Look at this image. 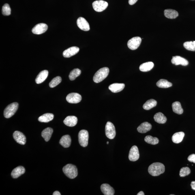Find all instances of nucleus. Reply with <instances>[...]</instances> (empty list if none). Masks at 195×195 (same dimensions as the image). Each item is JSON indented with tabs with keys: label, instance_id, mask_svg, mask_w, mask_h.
Here are the masks:
<instances>
[{
	"label": "nucleus",
	"instance_id": "f8f14e48",
	"mask_svg": "<svg viewBox=\"0 0 195 195\" xmlns=\"http://www.w3.org/2000/svg\"><path fill=\"white\" fill-rule=\"evenodd\" d=\"M78 27L80 29L84 31H88L90 29L89 23L85 18L80 17L77 21Z\"/></svg>",
	"mask_w": 195,
	"mask_h": 195
},
{
	"label": "nucleus",
	"instance_id": "f257e3e1",
	"mask_svg": "<svg viewBox=\"0 0 195 195\" xmlns=\"http://www.w3.org/2000/svg\"><path fill=\"white\" fill-rule=\"evenodd\" d=\"M165 166L162 163L157 162L153 163L148 168V172L150 175L153 176H158L164 173Z\"/></svg>",
	"mask_w": 195,
	"mask_h": 195
},
{
	"label": "nucleus",
	"instance_id": "ea45409f",
	"mask_svg": "<svg viewBox=\"0 0 195 195\" xmlns=\"http://www.w3.org/2000/svg\"><path fill=\"white\" fill-rule=\"evenodd\" d=\"M190 185L192 189L195 190V181H192Z\"/></svg>",
	"mask_w": 195,
	"mask_h": 195
},
{
	"label": "nucleus",
	"instance_id": "ddd939ff",
	"mask_svg": "<svg viewBox=\"0 0 195 195\" xmlns=\"http://www.w3.org/2000/svg\"><path fill=\"white\" fill-rule=\"evenodd\" d=\"M13 137L15 140L20 145H24L26 142V138L22 133L16 131L13 134Z\"/></svg>",
	"mask_w": 195,
	"mask_h": 195
},
{
	"label": "nucleus",
	"instance_id": "c85d7f7f",
	"mask_svg": "<svg viewBox=\"0 0 195 195\" xmlns=\"http://www.w3.org/2000/svg\"><path fill=\"white\" fill-rule=\"evenodd\" d=\"M172 108L173 111L175 113L181 115L183 113V110L181 106L180 103L175 102L172 104Z\"/></svg>",
	"mask_w": 195,
	"mask_h": 195
},
{
	"label": "nucleus",
	"instance_id": "0eeeda50",
	"mask_svg": "<svg viewBox=\"0 0 195 195\" xmlns=\"http://www.w3.org/2000/svg\"><path fill=\"white\" fill-rule=\"evenodd\" d=\"M108 3L107 2L104 1H96L93 3V8L97 12H101L107 8Z\"/></svg>",
	"mask_w": 195,
	"mask_h": 195
},
{
	"label": "nucleus",
	"instance_id": "4468645a",
	"mask_svg": "<svg viewBox=\"0 0 195 195\" xmlns=\"http://www.w3.org/2000/svg\"><path fill=\"white\" fill-rule=\"evenodd\" d=\"M80 49L77 47L73 46L71 47L63 52V57L66 58H69L75 55L79 51Z\"/></svg>",
	"mask_w": 195,
	"mask_h": 195
},
{
	"label": "nucleus",
	"instance_id": "7c9ffc66",
	"mask_svg": "<svg viewBox=\"0 0 195 195\" xmlns=\"http://www.w3.org/2000/svg\"><path fill=\"white\" fill-rule=\"evenodd\" d=\"M157 85L159 88H167L171 87L172 84L164 79H160L157 83Z\"/></svg>",
	"mask_w": 195,
	"mask_h": 195
},
{
	"label": "nucleus",
	"instance_id": "72a5a7b5",
	"mask_svg": "<svg viewBox=\"0 0 195 195\" xmlns=\"http://www.w3.org/2000/svg\"><path fill=\"white\" fill-rule=\"evenodd\" d=\"M183 46L187 50L191 51H195V41H188L185 42L183 44Z\"/></svg>",
	"mask_w": 195,
	"mask_h": 195
},
{
	"label": "nucleus",
	"instance_id": "412c9836",
	"mask_svg": "<svg viewBox=\"0 0 195 195\" xmlns=\"http://www.w3.org/2000/svg\"><path fill=\"white\" fill-rule=\"evenodd\" d=\"M151 128L152 125L150 124L147 122H145L142 123L138 127L137 130L141 134H144L150 130Z\"/></svg>",
	"mask_w": 195,
	"mask_h": 195
},
{
	"label": "nucleus",
	"instance_id": "bb28decb",
	"mask_svg": "<svg viewBox=\"0 0 195 195\" xmlns=\"http://www.w3.org/2000/svg\"><path fill=\"white\" fill-rule=\"evenodd\" d=\"M54 115L51 113H46L40 116L38 118V121L42 123H48L53 119Z\"/></svg>",
	"mask_w": 195,
	"mask_h": 195
},
{
	"label": "nucleus",
	"instance_id": "4be33fe9",
	"mask_svg": "<svg viewBox=\"0 0 195 195\" xmlns=\"http://www.w3.org/2000/svg\"><path fill=\"white\" fill-rule=\"evenodd\" d=\"M71 143V139L68 135L63 136L60 140L59 143L64 148H68L70 146Z\"/></svg>",
	"mask_w": 195,
	"mask_h": 195
},
{
	"label": "nucleus",
	"instance_id": "f704fd0d",
	"mask_svg": "<svg viewBox=\"0 0 195 195\" xmlns=\"http://www.w3.org/2000/svg\"><path fill=\"white\" fill-rule=\"evenodd\" d=\"M62 79L61 77L57 76L54 78L50 82L49 86L50 88H53L56 87L61 83Z\"/></svg>",
	"mask_w": 195,
	"mask_h": 195
},
{
	"label": "nucleus",
	"instance_id": "423d86ee",
	"mask_svg": "<svg viewBox=\"0 0 195 195\" xmlns=\"http://www.w3.org/2000/svg\"><path fill=\"white\" fill-rule=\"evenodd\" d=\"M105 134L107 137L110 139H113L115 137L116 134L115 127L110 122L108 121L106 123Z\"/></svg>",
	"mask_w": 195,
	"mask_h": 195
},
{
	"label": "nucleus",
	"instance_id": "a878e982",
	"mask_svg": "<svg viewBox=\"0 0 195 195\" xmlns=\"http://www.w3.org/2000/svg\"><path fill=\"white\" fill-rule=\"evenodd\" d=\"M154 66V64L152 62H147L142 64L139 67L140 70L142 72H148L151 70Z\"/></svg>",
	"mask_w": 195,
	"mask_h": 195
},
{
	"label": "nucleus",
	"instance_id": "4c0bfd02",
	"mask_svg": "<svg viewBox=\"0 0 195 195\" xmlns=\"http://www.w3.org/2000/svg\"><path fill=\"white\" fill-rule=\"evenodd\" d=\"M187 160L189 162H193L195 164V154H192L189 155L188 158H187Z\"/></svg>",
	"mask_w": 195,
	"mask_h": 195
},
{
	"label": "nucleus",
	"instance_id": "a211bd4d",
	"mask_svg": "<svg viewBox=\"0 0 195 195\" xmlns=\"http://www.w3.org/2000/svg\"><path fill=\"white\" fill-rule=\"evenodd\" d=\"M101 190L105 195H114L115 190L113 187L107 183H104L101 186Z\"/></svg>",
	"mask_w": 195,
	"mask_h": 195
},
{
	"label": "nucleus",
	"instance_id": "c756f323",
	"mask_svg": "<svg viewBox=\"0 0 195 195\" xmlns=\"http://www.w3.org/2000/svg\"><path fill=\"white\" fill-rule=\"evenodd\" d=\"M157 104L156 101L153 99H150L146 101L144 104L143 107L144 109L146 110H150L151 109L156 106Z\"/></svg>",
	"mask_w": 195,
	"mask_h": 195
},
{
	"label": "nucleus",
	"instance_id": "2eb2a0df",
	"mask_svg": "<svg viewBox=\"0 0 195 195\" xmlns=\"http://www.w3.org/2000/svg\"><path fill=\"white\" fill-rule=\"evenodd\" d=\"M171 62L176 65H181L183 66H187L189 64L188 61L187 60L179 56L173 57Z\"/></svg>",
	"mask_w": 195,
	"mask_h": 195
},
{
	"label": "nucleus",
	"instance_id": "e433bc0d",
	"mask_svg": "<svg viewBox=\"0 0 195 195\" xmlns=\"http://www.w3.org/2000/svg\"><path fill=\"white\" fill-rule=\"evenodd\" d=\"M191 172L190 170L188 167H185L181 168L180 172V176L181 177H184L188 175Z\"/></svg>",
	"mask_w": 195,
	"mask_h": 195
},
{
	"label": "nucleus",
	"instance_id": "37998d69",
	"mask_svg": "<svg viewBox=\"0 0 195 195\" xmlns=\"http://www.w3.org/2000/svg\"><path fill=\"white\" fill-rule=\"evenodd\" d=\"M107 144H109V142H107Z\"/></svg>",
	"mask_w": 195,
	"mask_h": 195
},
{
	"label": "nucleus",
	"instance_id": "393cba45",
	"mask_svg": "<svg viewBox=\"0 0 195 195\" xmlns=\"http://www.w3.org/2000/svg\"><path fill=\"white\" fill-rule=\"evenodd\" d=\"M53 132V129L49 127H47L43 131L42 136L46 142H48Z\"/></svg>",
	"mask_w": 195,
	"mask_h": 195
},
{
	"label": "nucleus",
	"instance_id": "2f4dec72",
	"mask_svg": "<svg viewBox=\"0 0 195 195\" xmlns=\"http://www.w3.org/2000/svg\"><path fill=\"white\" fill-rule=\"evenodd\" d=\"M81 72V71L78 68L73 69L72 71H71L69 74V79L71 81L74 80L78 77L80 75Z\"/></svg>",
	"mask_w": 195,
	"mask_h": 195
},
{
	"label": "nucleus",
	"instance_id": "b1692460",
	"mask_svg": "<svg viewBox=\"0 0 195 195\" xmlns=\"http://www.w3.org/2000/svg\"><path fill=\"white\" fill-rule=\"evenodd\" d=\"M185 134L182 132L175 133L172 137V141L175 144H179L182 141Z\"/></svg>",
	"mask_w": 195,
	"mask_h": 195
},
{
	"label": "nucleus",
	"instance_id": "a19ab883",
	"mask_svg": "<svg viewBox=\"0 0 195 195\" xmlns=\"http://www.w3.org/2000/svg\"><path fill=\"white\" fill-rule=\"evenodd\" d=\"M53 195H61V194L59 192H58V191H55V192L53 193Z\"/></svg>",
	"mask_w": 195,
	"mask_h": 195
},
{
	"label": "nucleus",
	"instance_id": "6ab92c4d",
	"mask_svg": "<svg viewBox=\"0 0 195 195\" xmlns=\"http://www.w3.org/2000/svg\"><path fill=\"white\" fill-rule=\"evenodd\" d=\"M25 172V169L22 166H18L13 170L11 175L13 178L16 179Z\"/></svg>",
	"mask_w": 195,
	"mask_h": 195
},
{
	"label": "nucleus",
	"instance_id": "58836bf2",
	"mask_svg": "<svg viewBox=\"0 0 195 195\" xmlns=\"http://www.w3.org/2000/svg\"><path fill=\"white\" fill-rule=\"evenodd\" d=\"M137 1L138 0H129V3L131 5H134Z\"/></svg>",
	"mask_w": 195,
	"mask_h": 195
},
{
	"label": "nucleus",
	"instance_id": "6e6552de",
	"mask_svg": "<svg viewBox=\"0 0 195 195\" xmlns=\"http://www.w3.org/2000/svg\"><path fill=\"white\" fill-rule=\"evenodd\" d=\"M142 39L140 37H133L127 42V45L128 48L132 50H136L141 44Z\"/></svg>",
	"mask_w": 195,
	"mask_h": 195
},
{
	"label": "nucleus",
	"instance_id": "7ed1b4c3",
	"mask_svg": "<svg viewBox=\"0 0 195 195\" xmlns=\"http://www.w3.org/2000/svg\"><path fill=\"white\" fill-rule=\"evenodd\" d=\"M63 170L65 175L69 179H74L78 175L77 168L72 164L66 165L63 168Z\"/></svg>",
	"mask_w": 195,
	"mask_h": 195
},
{
	"label": "nucleus",
	"instance_id": "9d476101",
	"mask_svg": "<svg viewBox=\"0 0 195 195\" xmlns=\"http://www.w3.org/2000/svg\"><path fill=\"white\" fill-rule=\"evenodd\" d=\"M66 100L70 104H78L81 101L82 97L78 93H72L67 95Z\"/></svg>",
	"mask_w": 195,
	"mask_h": 195
},
{
	"label": "nucleus",
	"instance_id": "f03ea898",
	"mask_svg": "<svg viewBox=\"0 0 195 195\" xmlns=\"http://www.w3.org/2000/svg\"><path fill=\"white\" fill-rule=\"evenodd\" d=\"M109 71V69L107 67H104L99 69L93 77L94 81L98 83L103 81L108 76Z\"/></svg>",
	"mask_w": 195,
	"mask_h": 195
},
{
	"label": "nucleus",
	"instance_id": "aec40b11",
	"mask_svg": "<svg viewBox=\"0 0 195 195\" xmlns=\"http://www.w3.org/2000/svg\"><path fill=\"white\" fill-rule=\"evenodd\" d=\"M48 71L45 70L41 71L35 79V82L37 84H40L44 82L48 78Z\"/></svg>",
	"mask_w": 195,
	"mask_h": 195
},
{
	"label": "nucleus",
	"instance_id": "cd10ccee",
	"mask_svg": "<svg viewBox=\"0 0 195 195\" xmlns=\"http://www.w3.org/2000/svg\"><path fill=\"white\" fill-rule=\"evenodd\" d=\"M154 118L156 122L162 124L165 123L167 121V117L164 114L160 112L155 114Z\"/></svg>",
	"mask_w": 195,
	"mask_h": 195
},
{
	"label": "nucleus",
	"instance_id": "473e14b6",
	"mask_svg": "<svg viewBox=\"0 0 195 195\" xmlns=\"http://www.w3.org/2000/svg\"><path fill=\"white\" fill-rule=\"evenodd\" d=\"M145 140L147 143L151 145H155L158 144L159 140L157 137H154L151 136H146L145 138Z\"/></svg>",
	"mask_w": 195,
	"mask_h": 195
},
{
	"label": "nucleus",
	"instance_id": "9b49d317",
	"mask_svg": "<svg viewBox=\"0 0 195 195\" xmlns=\"http://www.w3.org/2000/svg\"><path fill=\"white\" fill-rule=\"evenodd\" d=\"M140 157L139 152L138 148L136 146L131 147L129 154V160L132 162L137 160Z\"/></svg>",
	"mask_w": 195,
	"mask_h": 195
},
{
	"label": "nucleus",
	"instance_id": "39448f33",
	"mask_svg": "<svg viewBox=\"0 0 195 195\" xmlns=\"http://www.w3.org/2000/svg\"><path fill=\"white\" fill-rule=\"evenodd\" d=\"M78 141L81 146L86 147L88 145L89 140V133L85 130H82L79 132Z\"/></svg>",
	"mask_w": 195,
	"mask_h": 195
},
{
	"label": "nucleus",
	"instance_id": "1a4fd4ad",
	"mask_svg": "<svg viewBox=\"0 0 195 195\" xmlns=\"http://www.w3.org/2000/svg\"><path fill=\"white\" fill-rule=\"evenodd\" d=\"M48 26L45 23H39L37 24L33 27L32 32L35 35H41L47 31Z\"/></svg>",
	"mask_w": 195,
	"mask_h": 195
},
{
	"label": "nucleus",
	"instance_id": "5701e85b",
	"mask_svg": "<svg viewBox=\"0 0 195 195\" xmlns=\"http://www.w3.org/2000/svg\"><path fill=\"white\" fill-rule=\"evenodd\" d=\"M164 15L167 18L170 19H174L179 16V13L175 10L166 9L164 11Z\"/></svg>",
	"mask_w": 195,
	"mask_h": 195
},
{
	"label": "nucleus",
	"instance_id": "f3484780",
	"mask_svg": "<svg viewBox=\"0 0 195 195\" xmlns=\"http://www.w3.org/2000/svg\"><path fill=\"white\" fill-rule=\"evenodd\" d=\"M125 86L124 84L114 83L109 86L108 88L112 93H117L122 91Z\"/></svg>",
	"mask_w": 195,
	"mask_h": 195
},
{
	"label": "nucleus",
	"instance_id": "79ce46f5",
	"mask_svg": "<svg viewBox=\"0 0 195 195\" xmlns=\"http://www.w3.org/2000/svg\"><path fill=\"white\" fill-rule=\"evenodd\" d=\"M137 195H145V194H144V193L143 192H142V191H140V192H139L137 194Z\"/></svg>",
	"mask_w": 195,
	"mask_h": 195
},
{
	"label": "nucleus",
	"instance_id": "20e7f679",
	"mask_svg": "<svg viewBox=\"0 0 195 195\" xmlns=\"http://www.w3.org/2000/svg\"><path fill=\"white\" fill-rule=\"evenodd\" d=\"M18 107V103L14 102L12 103L5 108L4 111V115L5 118H10L12 117L16 113Z\"/></svg>",
	"mask_w": 195,
	"mask_h": 195
},
{
	"label": "nucleus",
	"instance_id": "c9c22d12",
	"mask_svg": "<svg viewBox=\"0 0 195 195\" xmlns=\"http://www.w3.org/2000/svg\"><path fill=\"white\" fill-rule=\"evenodd\" d=\"M2 13L3 15L9 16L11 14V9L8 4H5L2 8Z\"/></svg>",
	"mask_w": 195,
	"mask_h": 195
},
{
	"label": "nucleus",
	"instance_id": "dca6fc26",
	"mask_svg": "<svg viewBox=\"0 0 195 195\" xmlns=\"http://www.w3.org/2000/svg\"><path fill=\"white\" fill-rule=\"evenodd\" d=\"M78 121L77 117L74 116H69L65 118L63 122L67 126L73 127L77 124Z\"/></svg>",
	"mask_w": 195,
	"mask_h": 195
}]
</instances>
